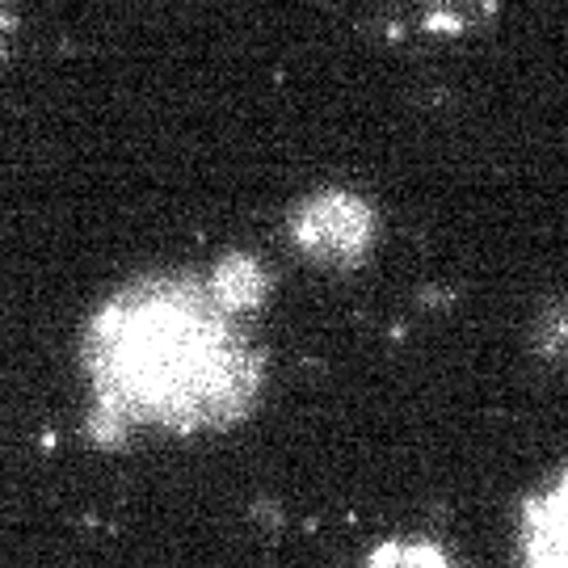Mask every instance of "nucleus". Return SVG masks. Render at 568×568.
Returning <instances> with one entry per match:
<instances>
[{
  "mask_svg": "<svg viewBox=\"0 0 568 568\" xmlns=\"http://www.w3.org/2000/svg\"><path fill=\"white\" fill-rule=\"evenodd\" d=\"M371 568H450V565L443 560V551H434V548L392 544V548H384L375 560H371Z\"/></svg>",
  "mask_w": 568,
  "mask_h": 568,
  "instance_id": "3",
  "label": "nucleus"
},
{
  "mask_svg": "<svg viewBox=\"0 0 568 568\" xmlns=\"http://www.w3.org/2000/svg\"><path fill=\"white\" fill-rule=\"evenodd\" d=\"M300 241L316 253V257H337V262H349L358 257L371 241V215L363 211V203L354 199H342V194H328V199H316L300 215Z\"/></svg>",
  "mask_w": 568,
  "mask_h": 568,
  "instance_id": "1",
  "label": "nucleus"
},
{
  "mask_svg": "<svg viewBox=\"0 0 568 568\" xmlns=\"http://www.w3.org/2000/svg\"><path fill=\"white\" fill-rule=\"evenodd\" d=\"M13 26H18V21H13V13L0 4V47H9V39H13Z\"/></svg>",
  "mask_w": 568,
  "mask_h": 568,
  "instance_id": "4",
  "label": "nucleus"
},
{
  "mask_svg": "<svg viewBox=\"0 0 568 568\" xmlns=\"http://www.w3.org/2000/svg\"><path fill=\"white\" fill-rule=\"evenodd\" d=\"M493 13V0H429L426 21L429 26H443V30H467V26H480Z\"/></svg>",
  "mask_w": 568,
  "mask_h": 568,
  "instance_id": "2",
  "label": "nucleus"
}]
</instances>
